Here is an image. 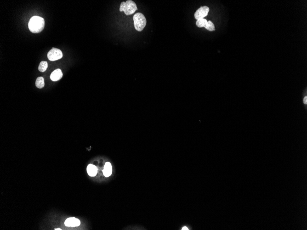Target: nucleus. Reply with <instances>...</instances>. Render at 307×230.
<instances>
[{"instance_id": "obj_3", "label": "nucleus", "mask_w": 307, "mask_h": 230, "mask_svg": "<svg viewBox=\"0 0 307 230\" xmlns=\"http://www.w3.org/2000/svg\"><path fill=\"white\" fill-rule=\"evenodd\" d=\"M133 19L135 29L138 31H142L147 24L144 15L140 13H137L133 16Z\"/></svg>"}, {"instance_id": "obj_2", "label": "nucleus", "mask_w": 307, "mask_h": 230, "mask_svg": "<svg viewBox=\"0 0 307 230\" xmlns=\"http://www.w3.org/2000/svg\"><path fill=\"white\" fill-rule=\"evenodd\" d=\"M137 10V5L132 0H128L126 2L123 1L120 5V11L124 12L127 15L132 14Z\"/></svg>"}, {"instance_id": "obj_12", "label": "nucleus", "mask_w": 307, "mask_h": 230, "mask_svg": "<svg viewBox=\"0 0 307 230\" xmlns=\"http://www.w3.org/2000/svg\"><path fill=\"white\" fill-rule=\"evenodd\" d=\"M207 22L208 21L207 19L201 18V19L197 20L196 25L199 28H202V27H205V25H207Z\"/></svg>"}, {"instance_id": "obj_10", "label": "nucleus", "mask_w": 307, "mask_h": 230, "mask_svg": "<svg viewBox=\"0 0 307 230\" xmlns=\"http://www.w3.org/2000/svg\"><path fill=\"white\" fill-rule=\"evenodd\" d=\"M35 86L38 88L42 89L45 86L44 79L42 77H39L35 81Z\"/></svg>"}, {"instance_id": "obj_5", "label": "nucleus", "mask_w": 307, "mask_h": 230, "mask_svg": "<svg viewBox=\"0 0 307 230\" xmlns=\"http://www.w3.org/2000/svg\"><path fill=\"white\" fill-rule=\"evenodd\" d=\"M209 10L210 9L209 7L207 6H204L201 7L195 12L194 15V18L197 20L204 18L207 16Z\"/></svg>"}, {"instance_id": "obj_9", "label": "nucleus", "mask_w": 307, "mask_h": 230, "mask_svg": "<svg viewBox=\"0 0 307 230\" xmlns=\"http://www.w3.org/2000/svg\"><path fill=\"white\" fill-rule=\"evenodd\" d=\"M87 172L90 176H95L97 173L98 169L94 165L90 164L87 167Z\"/></svg>"}, {"instance_id": "obj_14", "label": "nucleus", "mask_w": 307, "mask_h": 230, "mask_svg": "<svg viewBox=\"0 0 307 230\" xmlns=\"http://www.w3.org/2000/svg\"><path fill=\"white\" fill-rule=\"evenodd\" d=\"M304 103L305 104L307 103V97H305L304 99Z\"/></svg>"}, {"instance_id": "obj_11", "label": "nucleus", "mask_w": 307, "mask_h": 230, "mask_svg": "<svg viewBox=\"0 0 307 230\" xmlns=\"http://www.w3.org/2000/svg\"><path fill=\"white\" fill-rule=\"evenodd\" d=\"M48 67V64L47 62L42 61L40 63L38 70L41 72H44L47 69Z\"/></svg>"}, {"instance_id": "obj_13", "label": "nucleus", "mask_w": 307, "mask_h": 230, "mask_svg": "<svg viewBox=\"0 0 307 230\" xmlns=\"http://www.w3.org/2000/svg\"><path fill=\"white\" fill-rule=\"evenodd\" d=\"M204 28L205 29H207V30L210 31H214L215 30L214 23H212L211 21H208L207 24V25H205Z\"/></svg>"}, {"instance_id": "obj_15", "label": "nucleus", "mask_w": 307, "mask_h": 230, "mask_svg": "<svg viewBox=\"0 0 307 230\" xmlns=\"http://www.w3.org/2000/svg\"><path fill=\"white\" fill-rule=\"evenodd\" d=\"M182 230H189V228H188L187 227H183V228H182Z\"/></svg>"}, {"instance_id": "obj_4", "label": "nucleus", "mask_w": 307, "mask_h": 230, "mask_svg": "<svg viewBox=\"0 0 307 230\" xmlns=\"http://www.w3.org/2000/svg\"><path fill=\"white\" fill-rule=\"evenodd\" d=\"M63 57L62 52L60 49L53 48L48 53V58L51 61L59 60Z\"/></svg>"}, {"instance_id": "obj_16", "label": "nucleus", "mask_w": 307, "mask_h": 230, "mask_svg": "<svg viewBox=\"0 0 307 230\" xmlns=\"http://www.w3.org/2000/svg\"><path fill=\"white\" fill-rule=\"evenodd\" d=\"M55 230H61V229H55Z\"/></svg>"}, {"instance_id": "obj_8", "label": "nucleus", "mask_w": 307, "mask_h": 230, "mask_svg": "<svg viewBox=\"0 0 307 230\" xmlns=\"http://www.w3.org/2000/svg\"><path fill=\"white\" fill-rule=\"evenodd\" d=\"M112 168L110 162H107L104 165L103 169V173L105 177H108L112 174Z\"/></svg>"}, {"instance_id": "obj_7", "label": "nucleus", "mask_w": 307, "mask_h": 230, "mask_svg": "<svg viewBox=\"0 0 307 230\" xmlns=\"http://www.w3.org/2000/svg\"><path fill=\"white\" fill-rule=\"evenodd\" d=\"M63 73L60 69H56L52 73L50 76V79L53 81H57L60 80L62 78Z\"/></svg>"}, {"instance_id": "obj_6", "label": "nucleus", "mask_w": 307, "mask_h": 230, "mask_svg": "<svg viewBox=\"0 0 307 230\" xmlns=\"http://www.w3.org/2000/svg\"><path fill=\"white\" fill-rule=\"evenodd\" d=\"M64 224L66 227H76L80 226L81 222L78 219L75 218H69L66 220Z\"/></svg>"}, {"instance_id": "obj_1", "label": "nucleus", "mask_w": 307, "mask_h": 230, "mask_svg": "<svg viewBox=\"0 0 307 230\" xmlns=\"http://www.w3.org/2000/svg\"><path fill=\"white\" fill-rule=\"evenodd\" d=\"M44 26L45 20L44 18L39 16H33L29 20V29L32 33H38L41 32L44 29Z\"/></svg>"}]
</instances>
